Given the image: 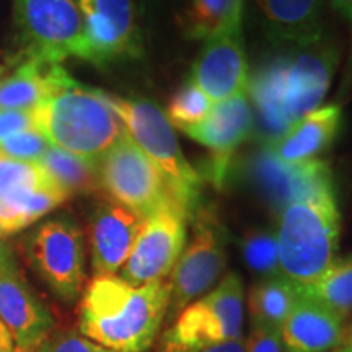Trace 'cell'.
Here are the masks:
<instances>
[{
    "instance_id": "obj_1",
    "label": "cell",
    "mask_w": 352,
    "mask_h": 352,
    "mask_svg": "<svg viewBox=\"0 0 352 352\" xmlns=\"http://www.w3.org/2000/svg\"><path fill=\"white\" fill-rule=\"evenodd\" d=\"M168 280L131 285L116 274L95 276L80 303V334L113 352H145L168 314Z\"/></svg>"
},
{
    "instance_id": "obj_2",
    "label": "cell",
    "mask_w": 352,
    "mask_h": 352,
    "mask_svg": "<svg viewBox=\"0 0 352 352\" xmlns=\"http://www.w3.org/2000/svg\"><path fill=\"white\" fill-rule=\"evenodd\" d=\"M338 63L331 46L318 43L292 56L279 57L259 70L248 85L259 129L276 140L283 132L318 108L327 95Z\"/></svg>"
},
{
    "instance_id": "obj_3",
    "label": "cell",
    "mask_w": 352,
    "mask_h": 352,
    "mask_svg": "<svg viewBox=\"0 0 352 352\" xmlns=\"http://www.w3.org/2000/svg\"><path fill=\"white\" fill-rule=\"evenodd\" d=\"M33 118L51 145L94 162L126 134L103 91L82 85L70 74L33 109Z\"/></svg>"
},
{
    "instance_id": "obj_4",
    "label": "cell",
    "mask_w": 352,
    "mask_h": 352,
    "mask_svg": "<svg viewBox=\"0 0 352 352\" xmlns=\"http://www.w3.org/2000/svg\"><path fill=\"white\" fill-rule=\"evenodd\" d=\"M340 232L334 188L289 202L276 232L280 274L298 287L315 283L336 259Z\"/></svg>"
},
{
    "instance_id": "obj_5",
    "label": "cell",
    "mask_w": 352,
    "mask_h": 352,
    "mask_svg": "<svg viewBox=\"0 0 352 352\" xmlns=\"http://www.w3.org/2000/svg\"><path fill=\"white\" fill-rule=\"evenodd\" d=\"M103 96L131 139L164 173L175 199L189 215L195 214L199 209L202 176L184 158L164 109L145 98H124L107 91Z\"/></svg>"
},
{
    "instance_id": "obj_6",
    "label": "cell",
    "mask_w": 352,
    "mask_h": 352,
    "mask_svg": "<svg viewBox=\"0 0 352 352\" xmlns=\"http://www.w3.org/2000/svg\"><path fill=\"white\" fill-rule=\"evenodd\" d=\"M245 289L230 272L217 287L182 310L162 338L160 352H202L220 342L241 338Z\"/></svg>"
},
{
    "instance_id": "obj_7",
    "label": "cell",
    "mask_w": 352,
    "mask_h": 352,
    "mask_svg": "<svg viewBox=\"0 0 352 352\" xmlns=\"http://www.w3.org/2000/svg\"><path fill=\"white\" fill-rule=\"evenodd\" d=\"M13 21L20 50L47 64L67 57L91 63L77 0H15Z\"/></svg>"
},
{
    "instance_id": "obj_8",
    "label": "cell",
    "mask_w": 352,
    "mask_h": 352,
    "mask_svg": "<svg viewBox=\"0 0 352 352\" xmlns=\"http://www.w3.org/2000/svg\"><path fill=\"white\" fill-rule=\"evenodd\" d=\"M23 250L34 274L59 300H77L85 284V241L76 220L47 219L28 233Z\"/></svg>"
},
{
    "instance_id": "obj_9",
    "label": "cell",
    "mask_w": 352,
    "mask_h": 352,
    "mask_svg": "<svg viewBox=\"0 0 352 352\" xmlns=\"http://www.w3.org/2000/svg\"><path fill=\"white\" fill-rule=\"evenodd\" d=\"M96 165L101 191L145 219L173 197L164 173L140 151L127 131Z\"/></svg>"
},
{
    "instance_id": "obj_10",
    "label": "cell",
    "mask_w": 352,
    "mask_h": 352,
    "mask_svg": "<svg viewBox=\"0 0 352 352\" xmlns=\"http://www.w3.org/2000/svg\"><path fill=\"white\" fill-rule=\"evenodd\" d=\"M192 215V239L170 272L171 315H178L189 303L206 296L222 276L227 263L226 236L214 210L201 208Z\"/></svg>"
},
{
    "instance_id": "obj_11",
    "label": "cell",
    "mask_w": 352,
    "mask_h": 352,
    "mask_svg": "<svg viewBox=\"0 0 352 352\" xmlns=\"http://www.w3.org/2000/svg\"><path fill=\"white\" fill-rule=\"evenodd\" d=\"M189 214L175 197H170L145 219L134 248L121 270V279L131 285L165 280L173 271L186 245Z\"/></svg>"
},
{
    "instance_id": "obj_12",
    "label": "cell",
    "mask_w": 352,
    "mask_h": 352,
    "mask_svg": "<svg viewBox=\"0 0 352 352\" xmlns=\"http://www.w3.org/2000/svg\"><path fill=\"white\" fill-rule=\"evenodd\" d=\"M94 65L142 54L134 0H77Z\"/></svg>"
},
{
    "instance_id": "obj_13",
    "label": "cell",
    "mask_w": 352,
    "mask_h": 352,
    "mask_svg": "<svg viewBox=\"0 0 352 352\" xmlns=\"http://www.w3.org/2000/svg\"><path fill=\"white\" fill-rule=\"evenodd\" d=\"M254 114L248 94L214 103L204 121L184 131L189 138L209 151L204 176L215 188L226 183L232 157L253 131Z\"/></svg>"
},
{
    "instance_id": "obj_14",
    "label": "cell",
    "mask_w": 352,
    "mask_h": 352,
    "mask_svg": "<svg viewBox=\"0 0 352 352\" xmlns=\"http://www.w3.org/2000/svg\"><path fill=\"white\" fill-rule=\"evenodd\" d=\"M248 175L277 212L298 197L334 188L331 168L327 162L315 158L302 164H287L272 155L266 145L250 160Z\"/></svg>"
},
{
    "instance_id": "obj_15",
    "label": "cell",
    "mask_w": 352,
    "mask_h": 352,
    "mask_svg": "<svg viewBox=\"0 0 352 352\" xmlns=\"http://www.w3.org/2000/svg\"><path fill=\"white\" fill-rule=\"evenodd\" d=\"M0 320L20 349L41 346L54 327L50 310L26 284L10 248L0 261Z\"/></svg>"
},
{
    "instance_id": "obj_16",
    "label": "cell",
    "mask_w": 352,
    "mask_h": 352,
    "mask_svg": "<svg viewBox=\"0 0 352 352\" xmlns=\"http://www.w3.org/2000/svg\"><path fill=\"white\" fill-rule=\"evenodd\" d=\"M145 217L104 197L96 202L88 223L91 266L96 276L116 274L134 248Z\"/></svg>"
},
{
    "instance_id": "obj_17",
    "label": "cell",
    "mask_w": 352,
    "mask_h": 352,
    "mask_svg": "<svg viewBox=\"0 0 352 352\" xmlns=\"http://www.w3.org/2000/svg\"><path fill=\"white\" fill-rule=\"evenodd\" d=\"M214 103L248 94V60L241 32L208 39L189 78Z\"/></svg>"
},
{
    "instance_id": "obj_18",
    "label": "cell",
    "mask_w": 352,
    "mask_h": 352,
    "mask_svg": "<svg viewBox=\"0 0 352 352\" xmlns=\"http://www.w3.org/2000/svg\"><path fill=\"white\" fill-rule=\"evenodd\" d=\"M69 76L60 64H47L16 51L0 64V109L33 111Z\"/></svg>"
},
{
    "instance_id": "obj_19",
    "label": "cell",
    "mask_w": 352,
    "mask_h": 352,
    "mask_svg": "<svg viewBox=\"0 0 352 352\" xmlns=\"http://www.w3.org/2000/svg\"><path fill=\"white\" fill-rule=\"evenodd\" d=\"M279 333L285 352H331L346 338L344 316L300 296Z\"/></svg>"
},
{
    "instance_id": "obj_20",
    "label": "cell",
    "mask_w": 352,
    "mask_h": 352,
    "mask_svg": "<svg viewBox=\"0 0 352 352\" xmlns=\"http://www.w3.org/2000/svg\"><path fill=\"white\" fill-rule=\"evenodd\" d=\"M341 126V108L329 104L316 108L287 127L272 142H267L272 155L287 164L315 160L333 144Z\"/></svg>"
},
{
    "instance_id": "obj_21",
    "label": "cell",
    "mask_w": 352,
    "mask_h": 352,
    "mask_svg": "<svg viewBox=\"0 0 352 352\" xmlns=\"http://www.w3.org/2000/svg\"><path fill=\"white\" fill-rule=\"evenodd\" d=\"M267 36L305 47L321 39L323 0H254Z\"/></svg>"
},
{
    "instance_id": "obj_22",
    "label": "cell",
    "mask_w": 352,
    "mask_h": 352,
    "mask_svg": "<svg viewBox=\"0 0 352 352\" xmlns=\"http://www.w3.org/2000/svg\"><path fill=\"white\" fill-rule=\"evenodd\" d=\"M70 196L52 179L41 186L16 188L0 195V235L6 239L38 222Z\"/></svg>"
},
{
    "instance_id": "obj_23",
    "label": "cell",
    "mask_w": 352,
    "mask_h": 352,
    "mask_svg": "<svg viewBox=\"0 0 352 352\" xmlns=\"http://www.w3.org/2000/svg\"><path fill=\"white\" fill-rule=\"evenodd\" d=\"M245 0H191L183 15L189 39H208L241 32Z\"/></svg>"
},
{
    "instance_id": "obj_24",
    "label": "cell",
    "mask_w": 352,
    "mask_h": 352,
    "mask_svg": "<svg viewBox=\"0 0 352 352\" xmlns=\"http://www.w3.org/2000/svg\"><path fill=\"white\" fill-rule=\"evenodd\" d=\"M298 285L283 274L270 276L254 285L250 294V315L253 324L280 329L296 308Z\"/></svg>"
},
{
    "instance_id": "obj_25",
    "label": "cell",
    "mask_w": 352,
    "mask_h": 352,
    "mask_svg": "<svg viewBox=\"0 0 352 352\" xmlns=\"http://www.w3.org/2000/svg\"><path fill=\"white\" fill-rule=\"evenodd\" d=\"M38 164L70 197L96 195L101 191L98 165L51 145Z\"/></svg>"
},
{
    "instance_id": "obj_26",
    "label": "cell",
    "mask_w": 352,
    "mask_h": 352,
    "mask_svg": "<svg viewBox=\"0 0 352 352\" xmlns=\"http://www.w3.org/2000/svg\"><path fill=\"white\" fill-rule=\"evenodd\" d=\"M298 292L346 318L352 311V254L334 259L315 283L302 285Z\"/></svg>"
},
{
    "instance_id": "obj_27",
    "label": "cell",
    "mask_w": 352,
    "mask_h": 352,
    "mask_svg": "<svg viewBox=\"0 0 352 352\" xmlns=\"http://www.w3.org/2000/svg\"><path fill=\"white\" fill-rule=\"evenodd\" d=\"M212 107L214 101L191 80H188L171 96L165 114L171 126L184 132L204 121Z\"/></svg>"
},
{
    "instance_id": "obj_28",
    "label": "cell",
    "mask_w": 352,
    "mask_h": 352,
    "mask_svg": "<svg viewBox=\"0 0 352 352\" xmlns=\"http://www.w3.org/2000/svg\"><path fill=\"white\" fill-rule=\"evenodd\" d=\"M245 263L250 270L266 277L280 274L279 252H277L276 233L270 230H253L245 236L243 243Z\"/></svg>"
},
{
    "instance_id": "obj_29",
    "label": "cell",
    "mask_w": 352,
    "mask_h": 352,
    "mask_svg": "<svg viewBox=\"0 0 352 352\" xmlns=\"http://www.w3.org/2000/svg\"><path fill=\"white\" fill-rule=\"evenodd\" d=\"M38 162H20L0 155V195L16 188H34L50 182Z\"/></svg>"
},
{
    "instance_id": "obj_30",
    "label": "cell",
    "mask_w": 352,
    "mask_h": 352,
    "mask_svg": "<svg viewBox=\"0 0 352 352\" xmlns=\"http://www.w3.org/2000/svg\"><path fill=\"white\" fill-rule=\"evenodd\" d=\"M50 147L51 142L46 135L38 129H32L0 140V155L20 162H38Z\"/></svg>"
},
{
    "instance_id": "obj_31",
    "label": "cell",
    "mask_w": 352,
    "mask_h": 352,
    "mask_svg": "<svg viewBox=\"0 0 352 352\" xmlns=\"http://www.w3.org/2000/svg\"><path fill=\"white\" fill-rule=\"evenodd\" d=\"M41 352H113L107 347L96 344L95 341L88 340L80 333H63L54 340L47 338L43 342Z\"/></svg>"
},
{
    "instance_id": "obj_32",
    "label": "cell",
    "mask_w": 352,
    "mask_h": 352,
    "mask_svg": "<svg viewBox=\"0 0 352 352\" xmlns=\"http://www.w3.org/2000/svg\"><path fill=\"white\" fill-rule=\"evenodd\" d=\"M246 352H285L279 329L253 324L248 340H245Z\"/></svg>"
},
{
    "instance_id": "obj_33",
    "label": "cell",
    "mask_w": 352,
    "mask_h": 352,
    "mask_svg": "<svg viewBox=\"0 0 352 352\" xmlns=\"http://www.w3.org/2000/svg\"><path fill=\"white\" fill-rule=\"evenodd\" d=\"M36 129L33 111L23 109H0V140L23 131Z\"/></svg>"
},
{
    "instance_id": "obj_34",
    "label": "cell",
    "mask_w": 352,
    "mask_h": 352,
    "mask_svg": "<svg viewBox=\"0 0 352 352\" xmlns=\"http://www.w3.org/2000/svg\"><path fill=\"white\" fill-rule=\"evenodd\" d=\"M202 352H246L245 349V338H236V340L220 342V344H215L212 347H208Z\"/></svg>"
},
{
    "instance_id": "obj_35",
    "label": "cell",
    "mask_w": 352,
    "mask_h": 352,
    "mask_svg": "<svg viewBox=\"0 0 352 352\" xmlns=\"http://www.w3.org/2000/svg\"><path fill=\"white\" fill-rule=\"evenodd\" d=\"M334 12H338L342 19H346L351 23L352 20V0H329Z\"/></svg>"
},
{
    "instance_id": "obj_36",
    "label": "cell",
    "mask_w": 352,
    "mask_h": 352,
    "mask_svg": "<svg viewBox=\"0 0 352 352\" xmlns=\"http://www.w3.org/2000/svg\"><path fill=\"white\" fill-rule=\"evenodd\" d=\"M13 349H15V342H13L12 334L0 320V352H12Z\"/></svg>"
},
{
    "instance_id": "obj_37",
    "label": "cell",
    "mask_w": 352,
    "mask_h": 352,
    "mask_svg": "<svg viewBox=\"0 0 352 352\" xmlns=\"http://www.w3.org/2000/svg\"><path fill=\"white\" fill-rule=\"evenodd\" d=\"M331 352H352V331L349 334H346V338L341 341V344L334 347Z\"/></svg>"
},
{
    "instance_id": "obj_38",
    "label": "cell",
    "mask_w": 352,
    "mask_h": 352,
    "mask_svg": "<svg viewBox=\"0 0 352 352\" xmlns=\"http://www.w3.org/2000/svg\"><path fill=\"white\" fill-rule=\"evenodd\" d=\"M41 346L33 347V349H20V347H15V349H13L12 352H41Z\"/></svg>"
},
{
    "instance_id": "obj_39",
    "label": "cell",
    "mask_w": 352,
    "mask_h": 352,
    "mask_svg": "<svg viewBox=\"0 0 352 352\" xmlns=\"http://www.w3.org/2000/svg\"><path fill=\"white\" fill-rule=\"evenodd\" d=\"M7 250H8V246L3 243V241H0V261H2V258H3V254L7 253Z\"/></svg>"
},
{
    "instance_id": "obj_40",
    "label": "cell",
    "mask_w": 352,
    "mask_h": 352,
    "mask_svg": "<svg viewBox=\"0 0 352 352\" xmlns=\"http://www.w3.org/2000/svg\"><path fill=\"white\" fill-rule=\"evenodd\" d=\"M351 25H352V20H351ZM351 64H352V57H351Z\"/></svg>"
},
{
    "instance_id": "obj_41",
    "label": "cell",
    "mask_w": 352,
    "mask_h": 352,
    "mask_svg": "<svg viewBox=\"0 0 352 352\" xmlns=\"http://www.w3.org/2000/svg\"><path fill=\"white\" fill-rule=\"evenodd\" d=\"M2 240H3V239H2V235H0V241H2Z\"/></svg>"
}]
</instances>
